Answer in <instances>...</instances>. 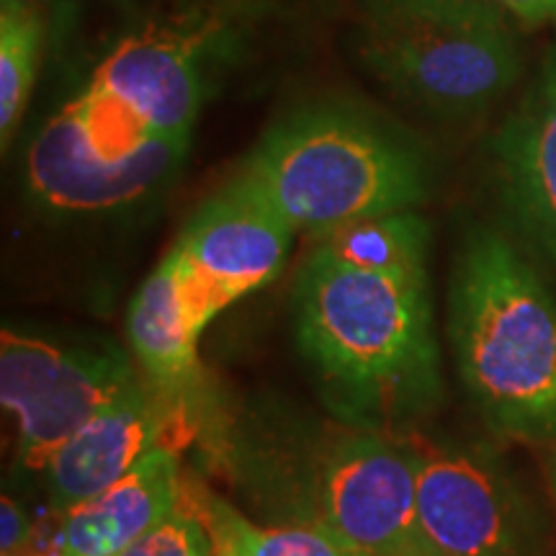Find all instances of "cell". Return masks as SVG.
I'll list each match as a JSON object with an SVG mask.
<instances>
[{"mask_svg": "<svg viewBox=\"0 0 556 556\" xmlns=\"http://www.w3.org/2000/svg\"><path fill=\"white\" fill-rule=\"evenodd\" d=\"M219 456L266 523L315 528L356 556H441L417 510L405 438L278 409L222 433Z\"/></svg>", "mask_w": 556, "mask_h": 556, "instance_id": "1", "label": "cell"}, {"mask_svg": "<svg viewBox=\"0 0 556 556\" xmlns=\"http://www.w3.org/2000/svg\"><path fill=\"white\" fill-rule=\"evenodd\" d=\"M294 332L328 415L374 433L417 426L443 400L426 270L353 268L309 253Z\"/></svg>", "mask_w": 556, "mask_h": 556, "instance_id": "2", "label": "cell"}, {"mask_svg": "<svg viewBox=\"0 0 556 556\" xmlns=\"http://www.w3.org/2000/svg\"><path fill=\"white\" fill-rule=\"evenodd\" d=\"M448 340L469 400L495 433L556 448V296L495 229L458 248Z\"/></svg>", "mask_w": 556, "mask_h": 556, "instance_id": "3", "label": "cell"}, {"mask_svg": "<svg viewBox=\"0 0 556 556\" xmlns=\"http://www.w3.org/2000/svg\"><path fill=\"white\" fill-rule=\"evenodd\" d=\"M235 178L291 227L315 235L413 212L430 193L422 152L343 106H309L278 122Z\"/></svg>", "mask_w": 556, "mask_h": 556, "instance_id": "4", "label": "cell"}, {"mask_svg": "<svg viewBox=\"0 0 556 556\" xmlns=\"http://www.w3.org/2000/svg\"><path fill=\"white\" fill-rule=\"evenodd\" d=\"M358 50L384 86L441 116L477 114L520 75L492 0H361Z\"/></svg>", "mask_w": 556, "mask_h": 556, "instance_id": "5", "label": "cell"}, {"mask_svg": "<svg viewBox=\"0 0 556 556\" xmlns=\"http://www.w3.org/2000/svg\"><path fill=\"white\" fill-rule=\"evenodd\" d=\"M189 144L191 137L144 129L83 88L34 137L26 186L52 214H116L163 191L184 168Z\"/></svg>", "mask_w": 556, "mask_h": 556, "instance_id": "6", "label": "cell"}, {"mask_svg": "<svg viewBox=\"0 0 556 556\" xmlns=\"http://www.w3.org/2000/svg\"><path fill=\"white\" fill-rule=\"evenodd\" d=\"M137 379L142 377L129 353L106 340H67L5 325L0 400L16 420V467L41 475L54 451Z\"/></svg>", "mask_w": 556, "mask_h": 556, "instance_id": "7", "label": "cell"}, {"mask_svg": "<svg viewBox=\"0 0 556 556\" xmlns=\"http://www.w3.org/2000/svg\"><path fill=\"white\" fill-rule=\"evenodd\" d=\"M415 462L417 510L441 556H548L536 500L497 454L448 438H405Z\"/></svg>", "mask_w": 556, "mask_h": 556, "instance_id": "8", "label": "cell"}, {"mask_svg": "<svg viewBox=\"0 0 556 556\" xmlns=\"http://www.w3.org/2000/svg\"><path fill=\"white\" fill-rule=\"evenodd\" d=\"M294 232L238 178L193 214L170 253L204 325L250 291L266 287L287 261Z\"/></svg>", "mask_w": 556, "mask_h": 556, "instance_id": "9", "label": "cell"}, {"mask_svg": "<svg viewBox=\"0 0 556 556\" xmlns=\"http://www.w3.org/2000/svg\"><path fill=\"white\" fill-rule=\"evenodd\" d=\"M201 37L184 26L131 34L99 62L86 90L144 129L191 137L206 88Z\"/></svg>", "mask_w": 556, "mask_h": 556, "instance_id": "10", "label": "cell"}, {"mask_svg": "<svg viewBox=\"0 0 556 556\" xmlns=\"http://www.w3.org/2000/svg\"><path fill=\"white\" fill-rule=\"evenodd\" d=\"M176 407L148 379H137L116 400L75 430L41 469L47 497L60 516L119 482L142 458L165 446Z\"/></svg>", "mask_w": 556, "mask_h": 556, "instance_id": "11", "label": "cell"}, {"mask_svg": "<svg viewBox=\"0 0 556 556\" xmlns=\"http://www.w3.org/2000/svg\"><path fill=\"white\" fill-rule=\"evenodd\" d=\"M510 214L556 266V50L513 111L495 142Z\"/></svg>", "mask_w": 556, "mask_h": 556, "instance_id": "12", "label": "cell"}, {"mask_svg": "<svg viewBox=\"0 0 556 556\" xmlns=\"http://www.w3.org/2000/svg\"><path fill=\"white\" fill-rule=\"evenodd\" d=\"M184 500L178 456L152 451L129 475L62 516L60 556H116L142 539Z\"/></svg>", "mask_w": 556, "mask_h": 556, "instance_id": "13", "label": "cell"}, {"mask_svg": "<svg viewBox=\"0 0 556 556\" xmlns=\"http://www.w3.org/2000/svg\"><path fill=\"white\" fill-rule=\"evenodd\" d=\"M204 330L206 325L186 291L176 255L168 250L131 299L127 332L144 379L176 409L197 389L199 338Z\"/></svg>", "mask_w": 556, "mask_h": 556, "instance_id": "14", "label": "cell"}, {"mask_svg": "<svg viewBox=\"0 0 556 556\" xmlns=\"http://www.w3.org/2000/svg\"><path fill=\"white\" fill-rule=\"evenodd\" d=\"M191 510L204 520L214 556H356L315 528L255 523L206 486L184 490Z\"/></svg>", "mask_w": 556, "mask_h": 556, "instance_id": "15", "label": "cell"}, {"mask_svg": "<svg viewBox=\"0 0 556 556\" xmlns=\"http://www.w3.org/2000/svg\"><path fill=\"white\" fill-rule=\"evenodd\" d=\"M430 229L415 212L351 222L317 235L312 253L353 268L426 270Z\"/></svg>", "mask_w": 556, "mask_h": 556, "instance_id": "16", "label": "cell"}, {"mask_svg": "<svg viewBox=\"0 0 556 556\" xmlns=\"http://www.w3.org/2000/svg\"><path fill=\"white\" fill-rule=\"evenodd\" d=\"M45 26L24 0H3L0 9V139L16 135L37 80Z\"/></svg>", "mask_w": 556, "mask_h": 556, "instance_id": "17", "label": "cell"}, {"mask_svg": "<svg viewBox=\"0 0 556 556\" xmlns=\"http://www.w3.org/2000/svg\"><path fill=\"white\" fill-rule=\"evenodd\" d=\"M116 556H214V546L204 520L191 507H178Z\"/></svg>", "mask_w": 556, "mask_h": 556, "instance_id": "18", "label": "cell"}, {"mask_svg": "<svg viewBox=\"0 0 556 556\" xmlns=\"http://www.w3.org/2000/svg\"><path fill=\"white\" fill-rule=\"evenodd\" d=\"M31 536L34 526L29 513L11 495H3V503H0V556H26Z\"/></svg>", "mask_w": 556, "mask_h": 556, "instance_id": "19", "label": "cell"}, {"mask_svg": "<svg viewBox=\"0 0 556 556\" xmlns=\"http://www.w3.org/2000/svg\"><path fill=\"white\" fill-rule=\"evenodd\" d=\"M492 3L497 9L513 13L523 24H556V0H492Z\"/></svg>", "mask_w": 556, "mask_h": 556, "instance_id": "20", "label": "cell"}, {"mask_svg": "<svg viewBox=\"0 0 556 556\" xmlns=\"http://www.w3.org/2000/svg\"><path fill=\"white\" fill-rule=\"evenodd\" d=\"M548 482H552V492H554V500H556V448L548 451Z\"/></svg>", "mask_w": 556, "mask_h": 556, "instance_id": "21", "label": "cell"}, {"mask_svg": "<svg viewBox=\"0 0 556 556\" xmlns=\"http://www.w3.org/2000/svg\"><path fill=\"white\" fill-rule=\"evenodd\" d=\"M26 556H52V554H26ZM54 556H60V552L54 554Z\"/></svg>", "mask_w": 556, "mask_h": 556, "instance_id": "22", "label": "cell"}]
</instances>
